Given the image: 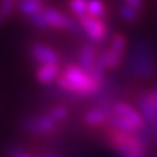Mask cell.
Returning <instances> with one entry per match:
<instances>
[{
    "label": "cell",
    "instance_id": "cell-17",
    "mask_svg": "<svg viewBox=\"0 0 157 157\" xmlns=\"http://www.w3.org/2000/svg\"><path fill=\"white\" fill-rule=\"evenodd\" d=\"M47 113H48L55 121L61 124V123H63L65 120H68L69 114H71V110H69V108L66 105H63V103H58V105L52 106Z\"/></svg>",
    "mask_w": 157,
    "mask_h": 157
},
{
    "label": "cell",
    "instance_id": "cell-7",
    "mask_svg": "<svg viewBox=\"0 0 157 157\" xmlns=\"http://www.w3.org/2000/svg\"><path fill=\"white\" fill-rule=\"evenodd\" d=\"M59 123H57L48 113L35 114L28 117L24 121L25 132L30 134L33 136H47L57 132Z\"/></svg>",
    "mask_w": 157,
    "mask_h": 157
},
{
    "label": "cell",
    "instance_id": "cell-16",
    "mask_svg": "<svg viewBox=\"0 0 157 157\" xmlns=\"http://www.w3.org/2000/svg\"><path fill=\"white\" fill-rule=\"evenodd\" d=\"M117 13H119V17L124 22H127V24H134V22L138 21L139 13H141V11H138L136 8H134V7H131V6L123 3L121 6H119Z\"/></svg>",
    "mask_w": 157,
    "mask_h": 157
},
{
    "label": "cell",
    "instance_id": "cell-19",
    "mask_svg": "<svg viewBox=\"0 0 157 157\" xmlns=\"http://www.w3.org/2000/svg\"><path fill=\"white\" fill-rule=\"evenodd\" d=\"M18 0H0V14L6 18H10L17 8Z\"/></svg>",
    "mask_w": 157,
    "mask_h": 157
},
{
    "label": "cell",
    "instance_id": "cell-6",
    "mask_svg": "<svg viewBox=\"0 0 157 157\" xmlns=\"http://www.w3.org/2000/svg\"><path fill=\"white\" fill-rule=\"evenodd\" d=\"M128 71L138 77H149L155 73L153 54L145 41H139L131 50L128 58Z\"/></svg>",
    "mask_w": 157,
    "mask_h": 157
},
{
    "label": "cell",
    "instance_id": "cell-15",
    "mask_svg": "<svg viewBox=\"0 0 157 157\" xmlns=\"http://www.w3.org/2000/svg\"><path fill=\"white\" fill-rule=\"evenodd\" d=\"M108 14V6L103 0H87V15L103 18Z\"/></svg>",
    "mask_w": 157,
    "mask_h": 157
},
{
    "label": "cell",
    "instance_id": "cell-9",
    "mask_svg": "<svg viewBox=\"0 0 157 157\" xmlns=\"http://www.w3.org/2000/svg\"><path fill=\"white\" fill-rule=\"evenodd\" d=\"M78 24H80L81 32L87 35L90 41L94 44L102 43L109 35V26L103 18H94V17L84 15L81 18H77Z\"/></svg>",
    "mask_w": 157,
    "mask_h": 157
},
{
    "label": "cell",
    "instance_id": "cell-23",
    "mask_svg": "<svg viewBox=\"0 0 157 157\" xmlns=\"http://www.w3.org/2000/svg\"><path fill=\"white\" fill-rule=\"evenodd\" d=\"M3 22H4V17H3V15H2V14H0V25H2V24H3Z\"/></svg>",
    "mask_w": 157,
    "mask_h": 157
},
{
    "label": "cell",
    "instance_id": "cell-1",
    "mask_svg": "<svg viewBox=\"0 0 157 157\" xmlns=\"http://www.w3.org/2000/svg\"><path fill=\"white\" fill-rule=\"evenodd\" d=\"M55 81L59 90L75 97L88 98L97 95L102 90V81L95 78L88 71L77 63L66 65Z\"/></svg>",
    "mask_w": 157,
    "mask_h": 157
},
{
    "label": "cell",
    "instance_id": "cell-2",
    "mask_svg": "<svg viewBox=\"0 0 157 157\" xmlns=\"http://www.w3.org/2000/svg\"><path fill=\"white\" fill-rule=\"evenodd\" d=\"M102 135L106 146L119 157H147V141L141 132L116 130L106 124Z\"/></svg>",
    "mask_w": 157,
    "mask_h": 157
},
{
    "label": "cell",
    "instance_id": "cell-12",
    "mask_svg": "<svg viewBox=\"0 0 157 157\" xmlns=\"http://www.w3.org/2000/svg\"><path fill=\"white\" fill-rule=\"evenodd\" d=\"M97 57H98V50H97V44H94L92 41H86L81 44L80 50H78V55H77V65H80L83 69L86 71H91L92 66L97 62Z\"/></svg>",
    "mask_w": 157,
    "mask_h": 157
},
{
    "label": "cell",
    "instance_id": "cell-20",
    "mask_svg": "<svg viewBox=\"0 0 157 157\" xmlns=\"http://www.w3.org/2000/svg\"><path fill=\"white\" fill-rule=\"evenodd\" d=\"M123 2H124V4L131 6V7L136 8L138 11H142V10H144V7H145V2H144V0H123Z\"/></svg>",
    "mask_w": 157,
    "mask_h": 157
},
{
    "label": "cell",
    "instance_id": "cell-13",
    "mask_svg": "<svg viewBox=\"0 0 157 157\" xmlns=\"http://www.w3.org/2000/svg\"><path fill=\"white\" fill-rule=\"evenodd\" d=\"M61 73L59 63H46V65H39V68L35 72V77L39 84L47 86L55 81Z\"/></svg>",
    "mask_w": 157,
    "mask_h": 157
},
{
    "label": "cell",
    "instance_id": "cell-22",
    "mask_svg": "<svg viewBox=\"0 0 157 157\" xmlns=\"http://www.w3.org/2000/svg\"><path fill=\"white\" fill-rule=\"evenodd\" d=\"M46 157H59L58 155H55V153H50V155H47Z\"/></svg>",
    "mask_w": 157,
    "mask_h": 157
},
{
    "label": "cell",
    "instance_id": "cell-8",
    "mask_svg": "<svg viewBox=\"0 0 157 157\" xmlns=\"http://www.w3.org/2000/svg\"><path fill=\"white\" fill-rule=\"evenodd\" d=\"M139 113L157 132V87L141 91L136 97Z\"/></svg>",
    "mask_w": 157,
    "mask_h": 157
},
{
    "label": "cell",
    "instance_id": "cell-21",
    "mask_svg": "<svg viewBox=\"0 0 157 157\" xmlns=\"http://www.w3.org/2000/svg\"><path fill=\"white\" fill-rule=\"evenodd\" d=\"M10 156L11 157H30L28 153H25L22 149H19V147H14L13 150H11V153H10Z\"/></svg>",
    "mask_w": 157,
    "mask_h": 157
},
{
    "label": "cell",
    "instance_id": "cell-4",
    "mask_svg": "<svg viewBox=\"0 0 157 157\" xmlns=\"http://www.w3.org/2000/svg\"><path fill=\"white\" fill-rule=\"evenodd\" d=\"M108 125L128 132H141L145 128V120L132 105L127 102H114L110 105Z\"/></svg>",
    "mask_w": 157,
    "mask_h": 157
},
{
    "label": "cell",
    "instance_id": "cell-3",
    "mask_svg": "<svg viewBox=\"0 0 157 157\" xmlns=\"http://www.w3.org/2000/svg\"><path fill=\"white\" fill-rule=\"evenodd\" d=\"M30 24L40 30H65L69 33H80L81 28L77 18L65 14L63 11L58 10L55 7L46 6L39 14L29 18Z\"/></svg>",
    "mask_w": 157,
    "mask_h": 157
},
{
    "label": "cell",
    "instance_id": "cell-5",
    "mask_svg": "<svg viewBox=\"0 0 157 157\" xmlns=\"http://www.w3.org/2000/svg\"><path fill=\"white\" fill-rule=\"evenodd\" d=\"M128 40L123 33H114L109 46L102 51H98L97 63L105 71H114L124 61Z\"/></svg>",
    "mask_w": 157,
    "mask_h": 157
},
{
    "label": "cell",
    "instance_id": "cell-14",
    "mask_svg": "<svg viewBox=\"0 0 157 157\" xmlns=\"http://www.w3.org/2000/svg\"><path fill=\"white\" fill-rule=\"evenodd\" d=\"M46 6L47 4L43 0H18L17 10L21 15L26 17V18H32L33 15L40 13Z\"/></svg>",
    "mask_w": 157,
    "mask_h": 157
},
{
    "label": "cell",
    "instance_id": "cell-18",
    "mask_svg": "<svg viewBox=\"0 0 157 157\" xmlns=\"http://www.w3.org/2000/svg\"><path fill=\"white\" fill-rule=\"evenodd\" d=\"M68 7L75 18L87 15V0H69Z\"/></svg>",
    "mask_w": 157,
    "mask_h": 157
},
{
    "label": "cell",
    "instance_id": "cell-10",
    "mask_svg": "<svg viewBox=\"0 0 157 157\" xmlns=\"http://www.w3.org/2000/svg\"><path fill=\"white\" fill-rule=\"evenodd\" d=\"M29 54L33 58L35 62L39 65H46V63H59L61 57L54 48L43 43H33L29 47Z\"/></svg>",
    "mask_w": 157,
    "mask_h": 157
},
{
    "label": "cell",
    "instance_id": "cell-11",
    "mask_svg": "<svg viewBox=\"0 0 157 157\" xmlns=\"http://www.w3.org/2000/svg\"><path fill=\"white\" fill-rule=\"evenodd\" d=\"M109 116H110V106L99 105L88 109L83 114V123L90 128H101L108 124Z\"/></svg>",
    "mask_w": 157,
    "mask_h": 157
}]
</instances>
